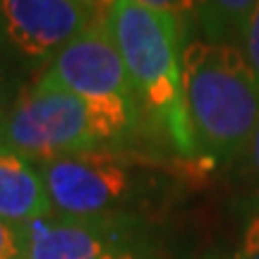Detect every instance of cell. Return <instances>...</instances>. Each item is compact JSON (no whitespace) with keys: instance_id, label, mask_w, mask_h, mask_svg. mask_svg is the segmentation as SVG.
Listing matches in <instances>:
<instances>
[{"instance_id":"cell-14","label":"cell","mask_w":259,"mask_h":259,"mask_svg":"<svg viewBox=\"0 0 259 259\" xmlns=\"http://www.w3.org/2000/svg\"><path fill=\"white\" fill-rule=\"evenodd\" d=\"M242 158H245V163H247V173H250V178L259 185V125H257V130H254L250 147H247V151L242 154Z\"/></svg>"},{"instance_id":"cell-11","label":"cell","mask_w":259,"mask_h":259,"mask_svg":"<svg viewBox=\"0 0 259 259\" xmlns=\"http://www.w3.org/2000/svg\"><path fill=\"white\" fill-rule=\"evenodd\" d=\"M235 46L242 51L245 60L250 63V67L259 77V3L250 12V17L245 22V27L240 31V38L235 41Z\"/></svg>"},{"instance_id":"cell-16","label":"cell","mask_w":259,"mask_h":259,"mask_svg":"<svg viewBox=\"0 0 259 259\" xmlns=\"http://www.w3.org/2000/svg\"><path fill=\"white\" fill-rule=\"evenodd\" d=\"M74 3L87 5V8H92V10H99V12H103V10H106V5H108V0H74Z\"/></svg>"},{"instance_id":"cell-2","label":"cell","mask_w":259,"mask_h":259,"mask_svg":"<svg viewBox=\"0 0 259 259\" xmlns=\"http://www.w3.org/2000/svg\"><path fill=\"white\" fill-rule=\"evenodd\" d=\"M183 94L194 161L240 158L259 125V77L235 44L190 38L183 48Z\"/></svg>"},{"instance_id":"cell-8","label":"cell","mask_w":259,"mask_h":259,"mask_svg":"<svg viewBox=\"0 0 259 259\" xmlns=\"http://www.w3.org/2000/svg\"><path fill=\"white\" fill-rule=\"evenodd\" d=\"M48 213L53 206L38 166L0 144V219L22 226Z\"/></svg>"},{"instance_id":"cell-4","label":"cell","mask_w":259,"mask_h":259,"mask_svg":"<svg viewBox=\"0 0 259 259\" xmlns=\"http://www.w3.org/2000/svg\"><path fill=\"white\" fill-rule=\"evenodd\" d=\"M34 82L56 87L84 101L127 149L139 135H149L130 84L120 51L103 15L82 29Z\"/></svg>"},{"instance_id":"cell-10","label":"cell","mask_w":259,"mask_h":259,"mask_svg":"<svg viewBox=\"0 0 259 259\" xmlns=\"http://www.w3.org/2000/svg\"><path fill=\"white\" fill-rule=\"evenodd\" d=\"M233 259H259V197L254 199L250 213L245 219Z\"/></svg>"},{"instance_id":"cell-6","label":"cell","mask_w":259,"mask_h":259,"mask_svg":"<svg viewBox=\"0 0 259 259\" xmlns=\"http://www.w3.org/2000/svg\"><path fill=\"white\" fill-rule=\"evenodd\" d=\"M19 228L24 259H173L144 216L72 219L48 213Z\"/></svg>"},{"instance_id":"cell-12","label":"cell","mask_w":259,"mask_h":259,"mask_svg":"<svg viewBox=\"0 0 259 259\" xmlns=\"http://www.w3.org/2000/svg\"><path fill=\"white\" fill-rule=\"evenodd\" d=\"M142 5H147L151 10H158V12H163L168 17H173L183 27L185 31V36L190 34V27H192V0H137Z\"/></svg>"},{"instance_id":"cell-3","label":"cell","mask_w":259,"mask_h":259,"mask_svg":"<svg viewBox=\"0 0 259 259\" xmlns=\"http://www.w3.org/2000/svg\"><path fill=\"white\" fill-rule=\"evenodd\" d=\"M36 166L53 213L72 219L142 216L166 176V163L130 149H96Z\"/></svg>"},{"instance_id":"cell-13","label":"cell","mask_w":259,"mask_h":259,"mask_svg":"<svg viewBox=\"0 0 259 259\" xmlns=\"http://www.w3.org/2000/svg\"><path fill=\"white\" fill-rule=\"evenodd\" d=\"M0 259H24L22 228L5 219H0Z\"/></svg>"},{"instance_id":"cell-15","label":"cell","mask_w":259,"mask_h":259,"mask_svg":"<svg viewBox=\"0 0 259 259\" xmlns=\"http://www.w3.org/2000/svg\"><path fill=\"white\" fill-rule=\"evenodd\" d=\"M10 99V84H8V74H5V67L0 63V120H3V115L8 113V108L12 106Z\"/></svg>"},{"instance_id":"cell-1","label":"cell","mask_w":259,"mask_h":259,"mask_svg":"<svg viewBox=\"0 0 259 259\" xmlns=\"http://www.w3.org/2000/svg\"><path fill=\"white\" fill-rule=\"evenodd\" d=\"M103 19L120 51L147 132L178 156L194 161L183 94V27L137 0H108Z\"/></svg>"},{"instance_id":"cell-7","label":"cell","mask_w":259,"mask_h":259,"mask_svg":"<svg viewBox=\"0 0 259 259\" xmlns=\"http://www.w3.org/2000/svg\"><path fill=\"white\" fill-rule=\"evenodd\" d=\"M101 15L74 0H0V53L44 70Z\"/></svg>"},{"instance_id":"cell-5","label":"cell","mask_w":259,"mask_h":259,"mask_svg":"<svg viewBox=\"0 0 259 259\" xmlns=\"http://www.w3.org/2000/svg\"><path fill=\"white\" fill-rule=\"evenodd\" d=\"M0 144L34 163L96 149H125L113 130L77 96L31 82L0 120Z\"/></svg>"},{"instance_id":"cell-17","label":"cell","mask_w":259,"mask_h":259,"mask_svg":"<svg viewBox=\"0 0 259 259\" xmlns=\"http://www.w3.org/2000/svg\"><path fill=\"white\" fill-rule=\"evenodd\" d=\"M209 259H216V257H209Z\"/></svg>"},{"instance_id":"cell-9","label":"cell","mask_w":259,"mask_h":259,"mask_svg":"<svg viewBox=\"0 0 259 259\" xmlns=\"http://www.w3.org/2000/svg\"><path fill=\"white\" fill-rule=\"evenodd\" d=\"M259 0H192L194 24L202 29V38L235 44Z\"/></svg>"}]
</instances>
